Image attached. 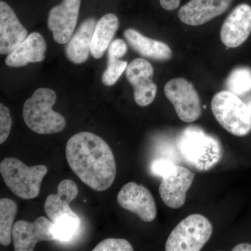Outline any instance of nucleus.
<instances>
[{
    "mask_svg": "<svg viewBox=\"0 0 251 251\" xmlns=\"http://www.w3.org/2000/svg\"><path fill=\"white\" fill-rule=\"evenodd\" d=\"M66 157L74 173L94 191H106L115 181V156L99 135L87 131L73 135L66 146Z\"/></svg>",
    "mask_w": 251,
    "mask_h": 251,
    "instance_id": "f257e3e1",
    "label": "nucleus"
},
{
    "mask_svg": "<svg viewBox=\"0 0 251 251\" xmlns=\"http://www.w3.org/2000/svg\"><path fill=\"white\" fill-rule=\"evenodd\" d=\"M178 148L184 161L198 171H209L223 157L220 140L196 126L187 127L183 130Z\"/></svg>",
    "mask_w": 251,
    "mask_h": 251,
    "instance_id": "f03ea898",
    "label": "nucleus"
},
{
    "mask_svg": "<svg viewBox=\"0 0 251 251\" xmlns=\"http://www.w3.org/2000/svg\"><path fill=\"white\" fill-rule=\"evenodd\" d=\"M56 100L54 91L39 88L25 102L23 119L29 129L38 134H54L66 128L65 118L52 110Z\"/></svg>",
    "mask_w": 251,
    "mask_h": 251,
    "instance_id": "7ed1b4c3",
    "label": "nucleus"
},
{
    "mask_svg": "<svg viewBox=\"0 0 251 251\" xmlns=\"http://www.w3.org/2000/svg\"><path fill=\"white\" fill-rule=\"evenodd\" d=\"M0 173L11 192L23 200H31L39 196L48 168L44 165L29 167L18 158L9 157L1 161Z\"/></svg>",
    "mask_w": 251,
    "mask_h": 251,
    "instance_id": "20e7f679",
    "label": "nucleus"
},
{
    "mask_svg": "<svg viewBox=\"0 0 251 251\" xmlns=\"http://www.w3.org/2000/svg\"><path fill=\"white\" fill-rule=\"evenodd\" d=\"M211 110L225 129L235 136L251 131V111L248 105L229 91H222L211 100Z\"/></svg>",
    "mask_w": 251,
    "mask_h": 251,
    "instance_id": "39448f33",
    "label": "nucleus"
},
{
    "mask_svg": "<svg viewBox=\"0 0 251 251\" xmlns=\"http://www.w3.org/2000/svg\"><path fill=\"white\" fill-rule=\"evenodd\" d=\"M213 226L201 214H191L180 221L166 243L167 251H199L210 239Z\"/></svg>",
    "mask_w": 251,
    "mask_h": 251,
    "instance_id": "423d86ee",
    "label": "nucleus"
},
{
    "mask_svg": "<svg viewBox=\"0 0 251 251\" xmlns=\"http://www.w3.org/2000/svg\"><path fill=\"white\" fill-rule=\"evenodd\" d=\"M164 93L181 121L191 123L201 116V99L189 81L182 77L172 79L165 85Z\"/></svg>",
    "mask_w": 251,
    "mask_h": 251,
    "instance_id": "0eeeda50",
    "label": "nucleus"
},
{
    "mask_svg": "<svg viewBox=\"0 0 251 251\" xmlns=\"http://www.w3.org/2000/svg\"><path fill=\"white\" fill-rule=\"evenodd\" d=\"M161 177L159 194L164 204L171 209L184 206L186 193L193 184L195 173L184 167L173 164Z\"/></svg>",
    "mask_w": 251,
    "mask_h": 251,
    "instance_id": "6e6552de",
    "label": "nucleus"
},
{
    "mask_svg": "<svg viewBox=\"0 0 251 251\" xmlns=\"http://www.w3.org/2000/svg\"><path fill=\"white\" fill-rule=\"evenodd\" d=\"M119 205L135 214L142 221L150 223L156 219V202L151 192L143 185L135 182L125 184L117 195Z\"/></svg>",
    "mask_w": 251,
    "mask_h": 251,
    "instance_id": "1a4fd4ad",
    "label": "nucleus"
},
{
    "mask_svg": "<svg viewBox=\"0 0 251 251\" xmlns=\"http://www.w3.org/2000/svg\"><path fill=\"white\" fill-rule=\"evenodd\" d=\"M53 222L44 216L33 223L16 221L14 225L12 239L16 251H32L37 243L54 240Z\"/></svg>",
    "mask_w": 251,
    "mask_h": 251,
    "instance_id": "9d476101",
    "label": "nucleus"
},
{
    "mask_svg": "<svg viewBox=\"0 0 251 251\" xmlns=\"http://www.w3.org/2000/svg\"><path fill=\"white\" fill-rule=\"evenodd\" d=\"M126 76L134 91L135 103L139 106L150 105L156 97L157 87L153 82L152 65L146 59H133L126 69Z\"/></svg>",
    "mask_w": 251,
    "mask_h": 251,
    "instance_id": "9b49d317",
    "label": "nucleus"
},
{
    "mask_svg": "<svg viewBox=\"0 0 251 251\" xmlns=\"http://www.w3.org/2000/svg\"><path fill=\"white\" fill-rule=\"evenodd\" d=\"M81 0H63L50 11L48 27L54 40L59 44H67L74 34L78 18Z\"/></svg>",
    "mask_w": 251,
    "mask_h": 251,
    "instance_id": "f8f14e48",
    "label": "nucleus"
},
{
    "mask_svg": "<svg viewBox=\"0 0 251 251\" xmlns=\"http://www.w3.org/2000/svg\"><path fill=\"white\" fill-rule=\"evenodd\" d=\"M251 33V6L238 5L224 21L221 29V41L228 48H237L247 40Z\"/></svg>",
    "mask_w": 251,
    "mask_h": 251,
    "instance_id": "ddd939ff",
    "label": "nucleus"
},
{
    "mask_svg": "<svg viewBox=\"0 0 251 251\" xmlns=\"http://www.w3.org/2000/svg\"><path fill=\"white\" fill-rule=\"evenodd\" d=\"M233 0H191L183 6L178 17L184 24L199 26L209 22L229 9Z\"/></svg>",
    "mask_w": 251,
    "mask_h": 251,
    "instance_id": "4468645a",
    "label": "nucleus"
},
{
    "mask_svg": "<svg viewBox=\"0 0 251 251\" xmlns=\"http://www.w3.org/2000/svg\"><path fill=\"white\" fill-rule=\"evenodd\" d=\"M27 34L14 10L5 1H0V53H10L25 40Z\"/></svg>",
    "mask_w": 251,
    "mask_h": 251,
    "instance_id": "2eb2a0df",
    "label": "nucleus"
},
{
    "mask_svg": "<svg viewBox=\"0 0 251 251\" xmlns=\"http://www.w3.org/2000/svg\"><path fill=\"white\" fill-rule=\"evenodd\" d=\"M47 45L44 36L38 32L27 36L5 59V64L10 67H25L29 63L41 62L45 59Z\"/></svg>",
    "mask_w": 251,
    "mask_h": 251,
    "instance_id": "dca6fc26",
    "label": "nucleus"
},
{
    "mask_svg": "<svg viewBox=\"0 0 251 251\" xmlns=\"http://www.w3.org/2000/svg\"><path fill=\"white\" fill-rule=\"evenodd\" d=\"M96 23L94 18L85 20L68 41L65 54L70 62L75 64L85 63L91 53V44Z\"/></svg>",
    "mask_w": 251,
    "mask_h": 251,
    "instance_id": "f3484780",
    "label": "nucleus"
},
{
    "mask_svg": "<svg viewBox=\"0 0 251 251\" xmlns=\"http://www.w3.org/2000/svg\"><path fill=\"white\" fill-rule=\"evenodd\" d=\"M124 36L130 47L142 57L163 62L172 58V50L165 43L146 37L133 29H126Z\"/></svg>",
    "mask_w": 251,
    "mask_h": 251,
    "instance_id": "a211bd4d",
    "label": "nucleus"
},
{
    "mask_svg": "<svg viewBox=\"0 0 251 251\" xmlns=\"http://www.w3.org/2000/svg\"><path fill=\"white\" fill-rule=\"evenodd\" d=\"M78 188L74 181L64 179L57 186V194H50L46 198L44 210L46 215L52 222H55L59 216L73 212L70 204L76 198Z\"/></svg>",
    "mask_w": 251,
    "mask_h": 251,
    "instance_id": "6ab92c4d",
    "label": "nucleus"
},
{
    "mask_svg": "<svg viewBox=\"0 0 251 251\" xmlns=\"http://www.w3.org/2000/svg\"><path fill=\"white\" fill-rule=\"evenodd\" d=\"M118 18L114 14H107L96 25L91 44V54L95 59L103 57L119 28Z\"/></svg>",
    "mask_w": 251,
    "mask_h": 251,
    "instance_id": "aec40b11",
    "label": "nucleus"
},
{
    "mask_svg": "<svg viewBox=\"0 0 251 251\" xmlns=\"http://www.w3.org/2000/svg\"><path fill=\"white\" fill-rule=\"evenodd\" d=\"M18 210L17 204L12 200H0V243L4 247H8L12 241L14 219Z\"/></svg>",
    "mask_w": 251,
    "mask_h": 251,
    "instance_id": "412c9836",
    "label": "nucleus"
},
{
    "mask_svg": "<svg viewBox=\"0 0 251 251\" xmlns=\"http://www.w3.org/2000/svg\"><path fill=\"white\" fill-rule=\"evenodd\" d=\"M53 224L52 233L54 239L61 242H68L76 233L81 222L80 218L73 211L59 216Z\"/></svg>",
    "mask_w": 251,
    "mask_h": 251,
    "instance_id": "4be33fe9",
    "label": "nucleus"
},
{
    "mask_svg": "<svg viewBox=\"0 0 251 251\" xmlns=\"http://www.w3.org/2000/svg\"><path fill=\"white\" fill-rule=\"evenodd\" d=\"M226 87L236 95H242L251 90V69L239 67L234 69L226 81Z\"/></svg>",
    "mask_w": 251,
    "mask_h": 251,
    "instance_id": "5701e85b",
    "label": "nucleus"
},
{
    "mask_svg": "<svg viewBox=\"0 0 251 251\" xmlns=\"http://www.w3.org/2000/svg\"><path fill=\"white\" fill-rule=\"evenodd\" d=\"M128 67V63L120 59L108 58V67L102 75V82L105 86L116 83Z\"/></svg>",
    "mask_w": 251,
    "mask_h": 251,
    "instance_id": "b1692460",
    "label": "nucleus"
},
{
    "mask_svg": "<svg viewBox=\"0 0 251 251\" xmlns=\"http://www.w3.org/2000/svg\"><path fill=\"white\" fill-rule=\"evenodd\" d=\"M133 248L129 242L124 239L108 238L99 243L93 251H132Z\"/></svg>",
    "mask_w": 251,
    "mask_h": 251,
    "instance_id": "393cba45",
    "label": "nucleus"
},
{
    "mask_svg": "<svg viewBox=\"0 0 251 251\" xmlns=\"http://www.w3.org/2000/svg\"><path fill=\"white\" fill-rule=\"evenodd\" d=\"M12 127V119L9 108L0 104V144L4 143L9 138Z\"/></svg>",
    "mask_w": 251,
    "mask_h": 251,
    "instance_id": "a878e982",
    "label": "nucleus"
},
{
    "mask_svg": "<svg viewBox=\"0 0 251 251\" xmlns=\"http://www.w3.org/2000/svg\"><path fill=\"white\" fill-rule=\"evenodd\" d=\"M127 52V46L122 39L112 41L108 49V58L121 59Z\"/></svg>",
    "mask_w": 251,
    "mask_h": 251,
    "instance_id": "bb28decb",
    "label": "nucleus"
},
{
    "mask_svg": "<svg viewBox=\"0 0 251 251\" xmlns=\"http://www.w3.org/2000/svg\"><path fill=\"white\" fill-rule=\"evenodd\" d=\"M181 0H160L162 7L167 11H173L179 7Z\"/></svg>",
    "mask_w": 251,
    "mask_h": 251,
    "instance_id": "cd10ccee",
    "label": "nucleus"
},
{
    "mask_svg": "<svg viewBox=\"0 0 251 251\" xmlns=\"http://www.w3.org/2000/svg\"><path fill=\"white\" fill-rule=\"evenodd\" d=\"M233 251H251V244L247 243H242L238 244L232 249Z\"/></svg>",
    "mask_w": 251,
    "mask_h": 251,
    "instance_id": "c85d7f7f",
    "label": "nucleus"
},
{
    "mask_svg": "<svg viewBox=\"0 0 251 251\" xmlns=\"http://www.w3.org/2000/svg\"><path fill=\"white\" fill-rule=\"evenodd\" d=\"M248 106H249V108H250L251 111V101L249 102V104H248Z\"/></svg>",
    "mask_w": 251,
    "mask_h": 251,
    "instance_id": "c756f323",
    "label": "nucleus"
}]
</instances>
